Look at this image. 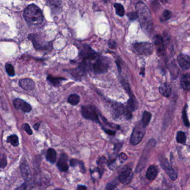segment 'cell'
<instances>
[{"label":"cell","mask_w":190,"mask_h":190,"mask_svg":"<svg viewBox=\"0 0 190 190\" xmlns=\"http://www.w3.org/2000/svg\"><path fill=\"white\" fill-rule=\"evenodd\" d=\"M136 13L143 31L150 34L153 29V23L151 13L146 5L142 1L138 2L136 5Z\"/></svg>","instance_id":"6da1fadb"},{"label":"cell","mask_w":190,"mask_h":190,"mask_svg":"<svg viewBox=\"0 0 190 190\" xmlns=\"http://www.w3.org/2000/svg\"><path fill=\"white\" fill-rule=\"evenodd\" d=\"M23 16L28 24L33 25H39L43 20L42 11L34 4L30 5L27 7L24 11Z\"/></svg>","instance_id":"7a4b0ae2"},{"label":"cell","mask_w":190,"mask_h":190,"mask_svg":"<svg viewBox=\"0 0 190 190\" xmlns=\"http://www.w3.org/2000/svg\"><path fill=\"white\" fill-rule=\"evenodd\" d=\"M94 61V63L90 64L89 68L94 74H104L108 71L111 63L110 60L108 58L99 56Z\"/></svg>","instance_id":"3957f363"},{"label":"cell","mask_w":190,"mask_h":190,"mask_svg":"<svg viewBox=\"0 0 190 190\" xmlns=\"http://www.w3.org/2000/svg\"><path fill=\"white\" fill-rule=\"evenodd\" d=\"M132 111L127 106L120 103H116L112 104L111 107V113L113 118L118 119L124 117L126 119L132 118Z\"/></svg>","instance_id":"277c9868"},{"label":"cell","mask_w":190,"mask_h":190,"mask_svg":"<svg viewBox=\"0 0 190 190\" xmlns=\"http://www.w3.org/2000/svg\"><path fill=\"white\" fill-rule=\"evenodd\" d=\"M146 128V127L141 121L139 122L136 125L133 130L130 138V143L132 145H137L141 142L145 134Z\"/></svg>","instance_id":"5b68a950"},{"label":"cell","mask_w":190,"mask_h":190,"mask_svg":"<svg viewBox=\"0 0 190 190\" xmlns=\"http://www.w3.org/2000/svg\"><path fill=\"white\" fill-rule=\"evenodd\" d=\"M132 50L137 54L149 55L153 52V46L150 42H137L133 44Z\"/></svg>","instance_id":"8992f818"},{"label":"cell","mask_w":190,"mask_h":190,"mask_svg":"<svg viewBox=\"0 0 190 190\" xmlns=\"http://www.w3.org/2000/svg\"><path fill=\"white\" fill-rule=\"evenodd\" d=\"M28 38L31 40L34 47L37 50H46L52 48V45L50 42L45 41L37 35L30 34Z\"/></svg>","instance_id":"52a82bcc"},{"label":"cell","mask_w":190,"mask_h":190,"mask_svg":"<svg viewBox=\"0 0 190 190\" xmlns=\"http://www.w3.org/2000/svg\"><path fill=\"white\" fill-rule=\"evenodd\" d=\"M81 113L85 119L95 122H99L98 114L94 106L86 105L81 108Z\"/></svg>","instance_id":"ba28073f"},{"label":"cell","mask_w":190,"mask_h":190,"mask_svg":"<svg viewBox=\"0 0 190 190\" xmlns=\"http://www.w3.org/2000/svg\"><path fill=\"white\" fill-rule=\"evenodd\" d=\"M133 172L130 167H126L120 171L118 179L122 184L127 185L131 182L133 178Z\"/></svg>","instance_id":"9c48e42d"},{"label":"cell","mask_w":190,"mask_h":190,"mask_svg":"<svg viewBox=\"0 0 190 190\" xmlns=\"http://www.w3.org/2000/svg\"><path fill=\"white\" fill-rule=\"evenodd\" d=\"M13 104L16 109L21 110L24 113H28L32 110L31 106L21 99L17 98L13 100Z\"/></svg>","instance_id":"30bf717a"},{"label":"cell","mask_w":190,"mask_h":190,"mask_svg":"<svg viewBox=\"0 0 190 190\" xmlns=\"http://www.w3.org/2000/svg\"><path fill=\"white\" fill-rule=\"evenodd\" d=\"M161 165L163 169L165 171V172L168 174L169 177L171 178V180L175 181L177 177V175L176 172L174 171L170 165L169 164L167 161L165 159H164L162 161H161Z\"/></svg>","instance_id":"8fae6325"},{"label":"cell","mask_w":190,"mask_h":190,"mask_svg":"<svg viewBox=\"0 0 190 190\" xmlns=\"http://www.w3.org/2000/svg\"><path fill=\"white\" fill-rule=\"evenodd\" d=\"M179 66L183 70H188L190 68V58L187 55L180 54L177 58Z\"/></svg>","instance_id":"7c38bea8"},{"label":"cell","mask_w":190,"mask_h":190,"mask_svg":"<svg viewBox=\"0 0 190 190\" xmlns=\"http://www.w3.org/2000/svg\"><path fill=\"white\" fill-rule=\"evenodd\" d=\"M154 44L158 55H162L164 53V40L161 35H157L154 37Z\"/></svg>","instance_id":"4fadbf2b"},{"label":"cell","mask_w":190,"mask_h":190,"mask_svg":"<svg viewBox=\"0 0 190 190\" xmlns=\"http://www.w3.org/2000/svg\"><path fill=\"white\" fill-rule=\"evenodd\" d=\"M68 157L66 154H61L57 163L58 169L61 172H66L69 169L68 166Z\"/></svg>","instance_id":"5bb4252c"},{"label":"cell","mask_w":190,"mask_h":190,"mask_svg":"<svg viewBox=\"0 0 190 190\" xmlns=\"http://www.w3.org/2000/svg\"><path fill=\"white\" fill-rule=\"evenodd\" d=\"M21 174L25 180H29L31 176V171L29 168V166L26 161H21L20 165Z\"/></svg>","instance_id":"9a60e30c"},{"label":"cell","mask_w":190,"mask_h":190,"mask_svg":"<svg viewBox=\"0 0 190 190\" xmlns=\"http://www.w3.org/2000/svg\"><path fill=\"white\" fill-rule=\"evenodd\" d=\"M19 85L22 89L26 90H31L35 88V83L30 79H23L19 81Z\"/></svg>","instance_id":"2e32d148"},{"label":"cell","mask_w":190,"mask_h":190,"mask_svg":"<svg viewBox=\"0 0 190 190\" xmlns=\"http://www.w3.org/2000/svg\"><path fill=\"white\" fill-rule=\"evenodd\" d=\"M160 93L165 97H169L172 92L171 85L168 83H165L161 85L159 87Z\"/></svg>","instance_id":"e0dca14e"},{"label":"cell","mask_w":190,"mask_h":190,"mask_svg":"<svg viewBox=\"0 0 190 190\" xmlns=\"http://www.w3.org/2000/svg\"><path fill=\"white\" fill-rule=\"evenodd\" d=\"M158 174V170L156 166L154 165L150 166L146 172V177L148 180L152 181L154 180Z\"/></svg>","instance_id":"ac0fdd59"},{"label":"cell","mask_w":190,"mask_h":190,"mask_svg":"<svg viewBox=\"0 0 190 190\" xmlns=\"http://www.w3.org/2000/svg\"><path fill=\"white\" fill-rule=\"evenodd\" d=\"M181 86L185 90L190 89V75L189 74H184L182 75L181 79Z\"/></svg>","instance_id":"d6986e66"},{"label":"cell","mask_w":190,"mask_h":190,"mask_svg":"<svg viewBox=\"0 0 190 190\" xmlns=\"http://www.w3.org/2000/svg\"><path fill=\"white\" fill-rule=\"evenodd\" d=\"M48 81L54 86H57L60 85L63 80H66V79L61 77H53L51 75H48L47 78Z\"/></svg>","instance_id":"ffe728a7"},{"label":"cell","mask_w":190,"mask_h":190,"mask_svg":"<svg viewBox=\"0 0 190 190\" xmlns=\"http://www.w3.org/2000/svg\"><path fill=\"white\" fill-rule=\"evenodd\" d=\"M46 159L49 162L54 164L56 160V152L52 148L48 149L46 153Z\"/></svg>","instance_id":"44dd1931"},{"label":"cell","mask_w":190,"mask_h":190,"mask_svg":"<svg viewBox=\"0 0 190 190\" xmlns=\"http://www.w3.org/2000/svg\"><path fill=\"white\" fill-rule=\"evenodd\" d=\"M121 83L124 89L126 90L127 94L130 96V99H133V100H136L135 99L134 95L132 94V91H131V90L130 89V87L129 85L125 81V80L122 78L121 79Z\"/></svg>","instance_id":"7402d4cb"},{"label":"cell","mask_w":190,"mask_h":190,"mask_svg":"<svg viewBox=\"0 0 190 190\" xmlns=\"http://www.w3.org/2000/svg\"><path fill=\"white\" fill-rule=\"evenodd\" d=\"M67 100L70 104H71L72 106H76L79 103L80 98H79V96L77 94H72L69 95Z\"/></svg>","instance_id":"603a6c76"},{"label":"cell","mask_w":190,"mask_h":190,"mask_svg":"<svg viewBox=\"0 0 190 190\" xmlns=\"http://www.w3.org/2000/svg\"><path fill=\"white\" fill-rule=\"evenodd\" d=\"M151 114L148 111H144L143 113L142 118V120H141V122L146 127L148 125V124L149 123V122L151 120Z\"/></svg>","instance_id":"cb8c5ba5"},{"label":"cell","mask_w":190,"mask_h":190,"mask_svg":"<svg viewBox=\"0 0 190 190\" xmlns=\"http://www.w3.org/2000/svg\"><path fill=\"white\" fill-rule=\"evenodd\" d=\"M114 7L116 10V14L119 16H123L125 15V9L123 7V6L121 4L115 3L114 4Z\"/></svg>","instance_id":"d4e9b609"},{"label":"cell","mask_w":190,"mask_h":190,"mask_svg":"<svg viewBox=\"0 0 190 190\" xmlns=\"http://www.w3.org/2000/svg\"><path fill=\"white\" fill-rule=\"evenodd\" d=\"M7 142L8 143H10L11 144V145L16 147L18 145L19 142H18V138L16 135H11L7 138Z\"/></svg>","instance_id":"484cf974"},{"label":"cell","mask_w":190,"mask_h":190,"mask_svg":"<svg viewBox=\"0 0 190 190\" xmlns=\"http://www.w3.org/2000/svg\"><path fill=\"white\" fill-rule=\"evenodd\" d=\"M177 142L181 144H184L186 141V136L185 133L181 131H179L177 133L176 137Z\"/></svg>","instance_id":"4316f807"},{"label":"cell","mask_w":190,"mask_h":190,"mask_svg":"<svg viewBox=\"0 0 190 190\" xmlns=\"http://www.w3.org/2000/svg\"><path fill=\"white\" fill-rule=\"evenodd\" d=\"M6 70L10 76H13L15 75V70L13 66L11 64H6L5 65Z\"/></svg>","instance_id":"83f0119b"},{"label":"cell","mask_w":190,"mask_h":190,"mask_svg":"<svg viewBox=\"0 0 190 190\" xmlns=\"http://www.w3.org/2000/svg\"><path fill=\"white\" fill-rule=\"evenodd\" d=\"M7 165V159L5 155H0V168H4Z\"/></svg>","instance_id":"f1b7e54d"},{"label":"cell","mask_w":190,"mask_h":190,"mask_svg":"<svg viewBox=\"0 0 190 190\" xmlns=\"http://www.w3.org/2000/svg\"><path fill=\"white\" fill-rule=\"evenodd\" d=\"M171 17V12L169 11L165 10L163 12L162 19L164 21H166L169 19Z\"/></svg>","instance_id":"f546056e"},{"label":"cell","mask_w":190,"mask_h":190,"mask_svg":"<svg viewBox=\"0 0 190 190\" xmlns=\"http://www.w3.org/2000/svg\"><path fill=\"white\" fill-rule=\"evenodd\" d=\"M186 108L184 109V110L183 111V114H182V118H183V120H184V121L185 123V124L189 127V125H190V123H189V120L187 119V113H186V111L185 110Z\"/></svg>","instance_id":"4dcf8cb0"},{"label":"cell","mask_w":190,"mask_h":190,"mask_svg":"<svg viewBox=\"0 0 190 190\" xmlns=\"http://www.w3.org/2000/svg\"><path fill=\"white\" fill-rule=\"evenodd\" d=\"M118 159L121 164H123L124 162H125L127 159V156L126 154L124 153H122L119 154L118 156Z\"/></svg>","instance_id":"1f68e13d"},{"label":"cell","mask_w":190,"mask_h":190,"mask_svg":"<svg viewBox=\"0 0 190 190\" xmlns=\"http://www.w3.org/2000/svg\"><path fill=\"white\" fill-rule=\"evenodd\" d=\"M23 128L28 135H31L32 134V131L30 127V126L28 124H25L23 126Z\"/></svg>","instance_id":"d6a6232c"},{"label":"cell","mask_w":190,"mask_h":190,"mask_svg":"<svg viewBox=\"0 0 190 190\" xmlns=\"http://www.w3.org/2000/svg\"><path fill=\"white\" fill-rule=\"evenodd\" d=\"M108 45L109 48H111L112 49H116L117 48V44L116 41L112 40H110L108 42Z\"/></svg>","instance_id":"836d02e7"},{"label":"cell","mask_w":190,"mask_h":190,"mask_svg":"<svg viewBox=\"0 0 190 190\" xmlns=\"http://www.w3.org/2000/svg\"><path fill=\"white\" fill-rule=\"evenodd\" d=\"M127 16L131 20H134L137 19V14H136V12H132L131 13H128L127 14Z\"/></svg>","instance_id":"e575fe53"},{"label":"cell","mask_w":190,"mask_h":190,"mask_svg":"<svg viewBox=\"0 0 190 190\" xmlns=\"http://www.w3.org/2000/svg\"><path fill=\"white\" fill-rule=\"evenodd\" d=\"M79 161H78L77 159H72L71 161H70V165L72 167H75L76 166H77L79 164Z\"/></svg>","instance_id":"d590c367"},{"label":"cell","mask_w":190,"mask_h":190,"mask_svg":"<svg viewBox=\"0 0 190 190\" xmlns=\"http://www.w3.org/2000/svg\"><path fill=\"white\" fill-rule=\"evenodd\" d=\"M78 165L79 166V168H80V169L81 170V171L83 173H84L85 171H86V169H85V168H84V164H83V162H81V161H79Z\"/></svg>","instance_id":"8d00e7d4"},{"label":"cell","mask_w":190,"mask_h":190,"mask_svg":"<svg viewBox=\"0 0 190 190\" xmlns=\"http://www.w3.org/2000/svg\"><path fill=\"white\" fill-rule=\"evenodd\" d=\"M115 187V185H114L112 184H108L106 186V188L107 190H113Z\"/></svg>","instance_id":"74e56055"},{"label":"cell","mask_w":190,"mask_h":190,"mask_svg":"<svg viewBox=\"0 0 190 190\" xmlns=\"http://www.w3.org/2000/svg\"><path fill=\"white\" fill-rule=\"evenodd\" d=\"M104 130L105 131V132L106 133H107V134H110V135H114L115 134V131H111V130H110V129H105L104 128Z\"/></svg>","instance_id":"f35d334b"},{"label":"cell","mask_w":190,"mask_h":190,"mask_svg":"<svg viewBox=\"0 0 190 190\" xmlns=\"http://www.w3.org/2000/svg\"><path fill=\"white\" fill-rule=\"evenodd\" d=\"M106 161V159L105 157H100V158L99 159L98 164H105Z\"/></svg>","instance_id":"ab89813d"},{"label":"cell","mask_w":190,"mask_h":190,"mask_svg":"<svg viewBox=\"0 0 190 190\" xmlns=\"http://www.w3.org/2000/svg\"><path fill=\"white\" fill-rule=\"evenodd\" d=\"M77 190H87V187L84 185H79L77 187Z\"/></svg>","instance_id":"60d3db41"},{"label":"cell","mask_w":190,"mask_h":190,"mask_svg":"<svg viewBox=\"0 0 190 190\" xmlns=\"http://www.w3.org/2000/svg\"><path fill=\"white\" fill-rule=\"evenodd\" d=\"M40 123H36V124L33 126L34 129H36V130H37V129H38L39 127H40Z\"/></svg>","instance_id":"b9f144b4"},{"label":"cell","mask_w":190,"mask_h":190,"mask_svg":"<svg viewBox=\"0 0 190 190\" xmlns=\"http://www.w3.org/2000/svg\"><path fill=\"white\" fill-rule=\"evenodd\" d=\"M116 64H117V66H118V71H119V73H120V72H121V66L120 65V64H119L118 63L116 62Z\"/></svg>","instance_id":"7bdbcfd3"},{"label":"cell","mask_w":190,"mask_h":190,"mask_svg":"<svg viewBox=\"0 0 190 190\" xmlns=\"http://www.w3.org/2000/svg\"><path fill=\"white\" fill-rule=\"evenodd\" d=\"M63 190V189H55V190Z\"/></svg>","instance_id":"ee69618b"}]
</instances>
